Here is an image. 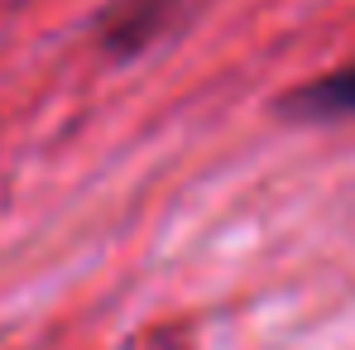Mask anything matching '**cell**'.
Instances as JSON below:
<instances>
[{"label": "cell", "instance_id": "1", "mask_svg": "<svg viewBox=\"0 0 355 350\" xmlns=\"http://www.w3.org/2000/svg\"><path fill=\"white\" fill-rule=\"evenodd\" d=\"M288 111L297 116H317V120H331V116H355V62L322 77V82H307L288 101Z\"/></svg>", "mask_w": 355, "mask_h": 350}, {"label": "cell", "instance_id": "2", "mask_svg": "<svg viewBox=\"0 0 355 350\" xmlns=\"http://www.w3.org/2000/svg\"><path fill=\"white\" fill-rule=\"evenodd\" d=\"M159 19H164V0H125V5H116V15L106 24V49L135 53L159 29Z\"/></svg>", "mask_w": 355, "mask_h": 350}]
</instances>
